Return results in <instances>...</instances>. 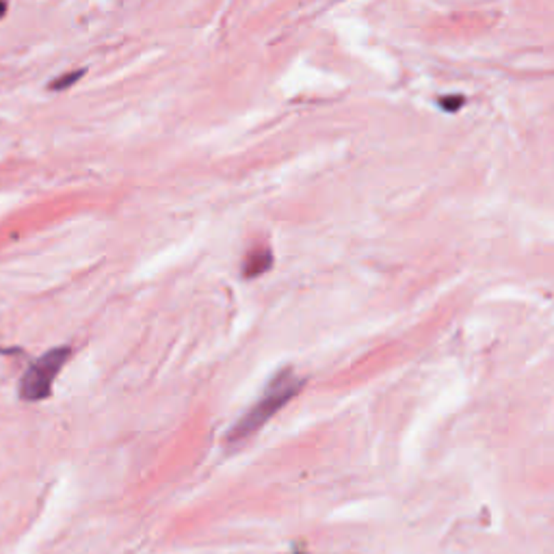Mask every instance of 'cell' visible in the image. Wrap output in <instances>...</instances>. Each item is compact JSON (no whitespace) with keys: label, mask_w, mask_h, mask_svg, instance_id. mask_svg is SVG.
Returning <instances> with one entry per match:
<instances>
[{"label":"cell","mask_w":554,"mask_h":554,"mask_svg":"<svg viewBox=\"0 0 554 554\" xmlns=\"http://www.w3.org/2000/svg\"><path fill=\"white\" fill-rule=\"evenodd\" d=\"M303 383L306 381L301 377H297L292 368H281L277 375L268 381L262 396L253 403L249 412L232 427L226 442L230 446H236V444H243L247 438H251L253 433H258L266 425V420H271L284 405H288V403L301 392Z\"/></svg>","instance_id":"6da1fadb"},{"label":"cell","mask_w":554,"mask_h":554,"mask_svg":"<svg viewBox=\"0 0 554 554\" xmlns=\"http://www.w3.org/2000/svg\"><path fill=\"white\" fill-rule=\"evenodd\" d=\"M72 351L67 347H56L48 353H43L39 359L26 368V372L20 379V396L24 401H43L50 396L52 383L61 368L67 364Z\"/></svg>","instance_id":"7a4b0ae2"},{"label":"cell","mask_w":554,"mask_h":554,"mask_svg":"<svg viewBox=\"0 0 554 554\" xmlns=\"http://www.w3.org/2000/svg\"><path fill=\"white\" fill-rule=\"evenodd\" d=\"M273 266V253L268 247H256L251 249L247 256H245V262H243V277H258L262 273H266L268 268Z\"/></svg>","instance_id":"3957f363"},{"label":"cell","mask_w":554,"mask_h":554,"mask_svg":"<svg viewBox=\"0 0 554 554\" xmlns=\"http://www.w3.org/2000/svg\"><path fill=\"white\" fill-rule=\"evenodd\" d=\"M83 74H85L83 70H78V72H70V74H65V76L56 78V81L50 85V89H54V92H58V89H70L78 78H83Z\"/></svg>","instance_id":"277c9868"},{"label":"cell","mask_w":554,"mask_h":554,"mask_svg":"<svg viewBox=\"0 0 554 554\" xmlns=\"http://www.w3.org/2000/svg\"><path fill=\"white\" fill-rule=\"evenodd\" d=\"M461 104H463V98L461 96H444V98H440V107L444 109V111H459L461 109Z\"/></svg>","instance_id":"5b68a950"},{"label":"cell","mask_w":554,"mask_h":554,"mask_svg":"<svg viewBox=\"0 0 554 554\" xmlns=\"http://www.w3.org/2000/svg\"><path fill=\"white\" fill-rule=\"evenodd\" d=\"M5 13H7V3L5 0H0V20L5 18Z\"/></svg>","instance_id":"8992f818"}]
</instances>
